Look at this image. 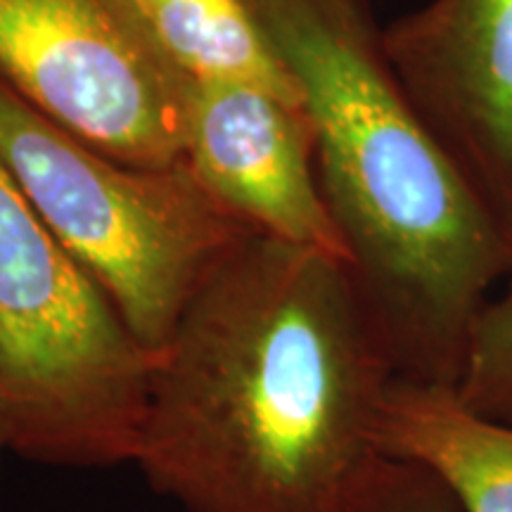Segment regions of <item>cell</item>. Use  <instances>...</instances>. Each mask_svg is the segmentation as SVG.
I'll return each mask as SVG.
<instances>
[{
	"mask_svg": "<svg viewBox=\"0 0 512 512\" xmlns=\"http://www.w3.org/2000/svg\"><path fill=\"white\" fill-rule=\"evenodd\" d=\"M394 377L347 261L252 230L157 351L133 465L185 512H342Z\"/></svg>",
	"mask_w": 512,
	"mask_h": 512,
	"instance_id": "cell-1",
	"label": "cell"
},
{
	"mask_svg": "<svg viewBox=\"0 0 512 512\" xmlns=\"http://www.w3.org/2000/svg\"><path fill=\"white\" fill-rule=\"evenodd\" d=\"M302 88L320 197L396 377L456 387L512 240L415 112L363 0H247Z\"/></svg>",
	"mask_w": 512,
	"mask_h": 512,
	"instance_id": "cell-2",
	"label": "cell"
},
{
	"mask_svg": "<svg viewBox=\"0 0 512 512\" xmlns=\"http://www.w3.org/2000/svg\"><path fill=\"white\" fill-rule=\"evenodd\" d=\"M155 358L0 157V444L57 467L133 463Z\"/></svg>",
	"mask_w": 512,
	"mask_h": 512,
	"instance_id": "cell-3",
	"label": "cell"
},
{
	"mask_svg": "<svg viewBox=\"0 0 512 512\" xmlns=\"http://www.w3.org/2000/svg\"><path fill=\"white\" fill-rule=\"evenodd\" d=\"M0 157L34 209L150 351L252 228L190 166L119 162L43 117L0 79Z\"/></svg>",
	"mask_w": 512,
	"mask_h": 512,
	"instance_id": "cell-4",
	"label": "cell"
},
{
	"mask_svg": "<svg viewBox=\"0 0 512 512\" xmlns=\"http://www.w3.org/2000/svg\"><path fill=\"white\" fill-rule=\"evenodd\" d=\"M0 79L119 162H183L190 79L136 0H0Z\"/></svg>",
	"mask_w": 512,
	"mask_h": 512,
	"instance_id": "cell-5",
	"label": "cell"
},
{
	"mask_svg": "<svg viewBox=\"0 0 512 512\" xmlns=\"http://www.w3.org/2000/svg\"><path fill=\"white\" fill-rule=\"evenodd\" d=\"M382 50L512 240V0H430L382 29Z\"/></svg>",
	"mask_w": 512,
	"mask_h": 512,
	"instance_id": "cell-6",
	"label": "cell"
},
{
	"mask_svg": "<svg viewBox=\"0 0 512 512\" xmlns=\"http://www.w3.org/2000/svg\"><path fill=\"white\" fill-rule=\"evenodd\" d=\"M183 162L256 233L347 261L320 197L316 131L306 105L235 83L190 81Z\"/></svg>",
	"mask_w": 512,
	"mask_h": 512,
	"instance_id": "cell-7",
	"label": "cell"
},
{
	"mask_svg": "<svg viewBox=\"0 0 512 512\" xmlns=\"http://www.w3.org/2000/svg\"><path fill=\"white\" fill-rule=\"evenodd\" d=\"M375 448L437 475L463 512H512V425L470 411L456 387L394 377Z\"/></svg>",
	"mask_w": 512,
	"mask_h": 512,
	"instance_id": "cell-8",
	"label": "cell"
},
{
	"mask_svg": "<svg viewBox=\"0 0 512 512\" xmlns=\"http://www.w3.org/2000/svg\"><path fill=\"white\" fill-rule=\"evenodd\" d=\"M159 48L190 81L259 88L304 105L302 88L247 0H136Z\"/></svg>",
	"mask_w": 512,
	"mask_h": 512,
	"instance_id": "cell-9",
	"label": "cell"
},
{
	"mask_svg": "<svg viewBox=\"0 0 512 512\" xmlns=\"http://www.w3.org/2000/svg\"><path fill=\"white\" fill-rule=\"evenodd\" d=\"M456 394L470 411L512 425V278L479 313Z\"/></svg>",
	"mask_w": 512,
	"mask_h": 512,
	"instance_id": "cell-10",
	"label": "cell"
},
{
	"mask_svg": "<svg viewBox=\"0 0 512 512\" xmlns=\"http://www.w3.org/2000/svg\"><path fill=\"white\" fill-rule=\"evenodd\" d=\"M342 512H463L437 475L377 453L351 486Z\"/></svg>",
	"mask_w": 512,
	"mask_h": 512,
	"instance_id": "cell-11",
	"label": "cell"
},
{
	"mask_svg": "<svg viewBox=\"0 0 512 512\" xmlns=\"http://www.w3.org/2000/svg\"><path fill=\"white\" fill-rule=\"evenodd\" d=\"M0 446H3V444H0Z\"/></svg>",
	"mask_w": 512,
	"mask_h": 512,
	"instance_id": "cell-12",
	"label": "cell"
}]
</instances>
